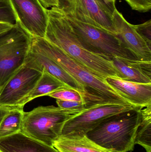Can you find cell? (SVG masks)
I'll use <instances>...</instances> for the list:
<instances>
[{
    "mask_svg": "<svg viewBox=\"0 0 151 152\" xmlns=\"http://www.w3.org/2000/svg\"><path fill=\"white\" fill-rule=\"evenodd\" d=\"M16 18L8 0H0V23L14 25Z\"/></svg>",
    "mask_w": 151,
    "mask_h": 152,
    "instance_id": "obj_22",
    "label": "cell"
},
{
    "mask_svg": "<svg viewBox=\"0 0 151 152\" xmlns=\"http://www.w3.org/2000/svg\"><path fill=\"white\" fill-rule=\"evenodd\" d=\"M105 80L129 104L142 108L151 105V83L130 82L114 77H106Z\"/></svg>",
    "mask_w": 151,
    "mask_h": 152,
    "instance_id": "obj_12",
    "label": "cell"
},
{
    "mask_svg": "<svg viewBox=\"0 0 151 152\" xmlns=\"http://www.w3.org/2000/svg\"><path fill=\"white\" fill-rule=\"evenodd\" d=\"M44 8L47 9L49 7H58L59 0H38Z\"/></svg>",
    "mask_w": 151,
    "mask_h": 152,
    "instance_id": "obj_26",
    "label": "cell"
},
{
    "mask_svg": "<svg viewBox=\"0 0 151 152\" xmlns=\"http://www.w3.org/2000/svg\"><path fill=\"white\" fill-rule=\"evenodd\" d=\"M59 7L66 13L89 25L117 34L112 21L95 0H59Z\"/></svg>",
    "mask_w": 151,
    "mask_h": 152,
    "instance_id": "obj_10",
    "label": "cell"
},
{
    "mask_svg": "<svg viewBox=\"0 0 151 152\" xmlns=\"http://www.w3.org/2000/svg\"><path fill=\"white\" fill-rule=\"evenodd\" d=\"M134 10L141 12L150 11L151 9V0H125Z\"/></svg>",
    "mask_w": 151,
    "mask_h": 152,
    "instance_id": "obj_24",
    "label": "cell"
},
{
    "mask_svg": "<svg viewBox=\"0 0 151 152\" xmlns=\"http://www.w3.org/2000/svg\"><path fill=\"white\" fill-rule=\"evenodd\" d=\"M43 72L27 55L25 64L0 92V106L24 107V100L35 88Z\"/></svg>",
    "mask_w": 151,
    "mask_h": 152,
    "instance_id": "obj_7",
    "label": "cell"
},
{
    "mask_svg": "<svg viewBox=\"0 0 151 152\" xmlns=\"http://www.w3.org/2000/svg\"><path fill=\"white\" fill-rule=\"evenodd\" d=\"M111 1H116V0H111Z\"/></svg>",
    "mask_w": 151,
    "mask_h": 152,
    "instance_id": "obj_29",
    "label": "cell"
},
{
    "mask_svg": "<svg viewBox=\"0 0 151 152\" xmlns=\"http://www.w3.org/2000/svg\"><path fill=\"white\" fill-rule=\"evenodd\" d=\"M136 31L151 48V20L140 24L134 25Z\"/></svg>",
    "mask_w": 151,
    "mask_h": 152,
    "instance_id": "obj_23",
    "label": "cell"
},
{
    "mask_svg": "<svg viewBox=\"0 0 151 152\" xmlns=\"http://www.w3.org/2000/svg\"><path fill=\"white\" fill-rule=\"evenodd\" d=\"M48 23L44 39L64 51L95 75L117 77L111 60L87 50L81 42L60 7L47 9Z\"/></svg>",
    "mask_w": 151,
    "mask_h": 152,
    "instance_id": "obj_1",
    "label": "cell"
},
{
    "mask_svg": "<svg viewBox=\"0 0 151 152\" xmlns=\"http://www.w3.org/2000/svg\"><path fill=\"white\" fill-rule=\"evenodd\" d=\"M12 107L0 106V123L4 116L9 112L10 109Z\"/></svg>",
    "mask_w": 151,
    "mask_h": 152,
    "instance_id": "obj_27",
    "label": "cell"
},
{
    "mask_svg": "<svg viewBox=\"0 0 151 152\" xmlns=\"http://www.w3.org/2000/svg\"><path fill=\"white\" fill-rule=\"evenodd\" d=\"M32 43V37L17 22L0 34V92L25 64Z\"/></svg>",
    "mask_w": 151,
    "mask_h": 152,
    "instance_id": "obj_5",
    "label": "cell"
},
{
    "mask_svg": "<svg viewBox=\"0 0 151 152\" xmlns=\"http://www.w3.org/2000/svg\"><path fill=\"white\" fill-rule=\"evenodd\" d=\"M28 56L35 61L43 71L56 78L69 87L84 93L87 98L83 86L50 58L31 49Z\"/></svg>",
    "mask_w": 151,
    "mask_h": 152,
    "instance_id": "obj_15",
    "label": "cell"
},
{
    "mask_svg": "<svg viewBox=\"0 0 151 152\" xmlns=\"http://www.w3.org/2000/svg\"><path fill=\"white\" fill-rule=\"evenodd\" d=\"M142 107L113 115L87 133L86 136L99 146L113 152L133 151L142 119Z\"/></svg>",
    "mask_w": 151,
    "mask_h": 152,
    "instance_id": "obj_3",
    "label": "cell"
},
{
    "mask_svg": "<svg viewBox=\"0 0 151 152\" xmlns=\"http://www.w3.org/2000/svg\"><path fill=\"white\" fill-rule=\"evenodd\" d=\"M131 104L105 103L93 105L73 115L63 126L60 136L86 135L107 118L134 109Z\"/></svg>",
    "mask_w": 151,
    "mask_h": 152,
    "instance_id": "obj_8",
    "label": "cell"
},
{
    "mask_svg": "<svg viewBox=\"0 0 151 152\" xmlns=\"http://www.w3.org/2000/svg\"><path fill=\"white\" fill-rule=\"evenodd\" d=\"M48 96L56 100L58 99L64 101L81 102H88L87 97L84 93L68 87L58 89L49 94Z\"/></svg>",
    "mask_w": 151,
    "mask_h": 152,
    "instance_id": "obj_20",
    "label": "cell"
},
{
    "mask_svg": "<svg viewBox=\"0 0 151 152\" xmlns=\"http://www.w3.org/2000/svg\"><path fill=\"white\" fill-rule=\"evenodd\" d=\"M112 19L117 34L126 48L138 60L151 62V48L136 31L133 25L128 22L117 9Z\"/></svg>",
    "mask_w": 151,
    "mask_h": 152,
    "instance_id": "obj_11",
    "label": "cell"
},
{
    "mask_svg": "<svg viewBox=\"0 0 151 152\" xmlns=\"http://www.w3.org/2000/svg\"><path fill=\"white\" fill-rule=\"evenodd\" d=\"M53 146L59 152H113L99 146L86 135L59 136Z\"/></svg>",
    "mask_w": 151,
    "mask_h": 152,
    "instance_id": "obj_16",
    "label": "cell"
},
{
    "mask_svg": "<svg viewBox=\"0 0 151 152\" xmlns=\"http://www.w3.org/2000/svg\"><path fill=\"white\" fill-rule=\"evenodd\" d=\"M66 87L68 86L56 78L43 71L35 88L24 100L23 106L35 98L48 96L58 89Z\"/></svg>",
    "mask_w": 151,
    "mask_h": 152,
    "instance_id": "obj_17",
    "label": "cell"
},
{
    "mask_svg": "<svg viewBox=\"0 0 151 152\" xmlns=\"http://www.w3.org/2000/svg\"><path fill=\"white\" fill-rule=\"evenodd\" d=\"M16 22L33 37L44 38L48 23L47 9L38 0H8Z\"/></svg>",
    "mask_w": 151,
    "mask_h": 152,
    "instance_id": "obj_9",
    "label": "cell"
},
{
    "mask_svg": "<svg viewBox=\"0 0 151 152\" xmlns=\"http://www.w3.org/2000/svg\"><path fill=\"white\" fill-rule=\"evenodd\" d=\"M0 152H59L49 146L20 132L0 138Z\"/></svg>",
    "mask_w": 151,
    "mask_h": 152,
    "instance_id": "obj_14",
    "label": "cell"
},
{
    "mask_svg": "<svg viewBox=\"0 0 151 152\" xmlns=\"http://www.w3.org/2000/svg\"><path fill=\"white\" fill-rule=\"evenodd\" d=\"M13 25L6 23H0V34L10 28Z\"/></svg>",
    "mask_w": 151,
    "mask_h": 152,
    "instance_id": "obj_28",
    "label": "cell"
},
{
    "mask_svg": "<svg viewBox=\"0 0 151 152\" xmlns=\"http://www.w3.org/2000/svg\"><path fill=\"white\" fill-rule=\"evenodd\" d=\"M112 63L117 77L136 83H151V62L114 57Z\"/></svg>",
    "mask_w": 151,
    "mask_h": 152,
    "instance_id": "obj_13",
    "label": "cell"
},
{
    "mask_svg": "<svg viewBox=\"0 0 151 152\" xmlns=\"http://www.w3.org/2000/svg\"><path fill=\"white\" fill-rule=\"evenodd\" d=\"M56 103L59 108L71 112L74 114H78L93 106L88 102L64 101L58 99L56 100Z\"/></svg>",
    "mask_w": 151,
    "mask_h": 152,
    "instance_id": "obj_21",
    "label": "cell"
},
{
    "mask_svg": "<svg viewBox=\"0 0 151 152\" xmlns=\"http://www.w3.org/2000/svg\"><path fill=\"white\" fill-rule=\"evenodd\" d=\"M64 13L79 40L90 51L111 60L114 57L137 59L126 48L118 35L82 22L72 15Z\"/></svg>",
    "mask_w": 151,
    "mask_h": 152,
    "instance_id": "obj_6",
    "label": "cell"
},
{
    "mask_svg": "<svg viewBox=\"0 0 151 152\" xmlns=\"http://www.w3.org/2000/svg\"><path fill=\"white\" fill-rule=\"evenodd\" d=\"M135 144L151 152V105L142 109V119L135 139Z\"/></svg>",
    "mask_w": 151,
    "mask_h": 152,
    "instance_id": "obj_19",
    "label": "cell"
},
{
    "mask_svg": "<svg viewBox=\"0 0 151 152\" xmlns=\"http://www.w3.org/2000/svg\"><path fill=\"white\" fill-rule=\"evenodd\" d=\"M103 10L112 18L113 15L117 10L115 6V1L111 0H95Z\"/></svg>",
    "mask_w": 151,
    "mask_h": 152,
    "instance_id": "obj_25",
    "label": "cell"
},
{
    "mask_svg": "<svg viewBox=\"0 0 151 152\" xmlns=\"http://www.w3.org/2000/svg\"><path fill=\"white\" fill-rule=\"evenodd\" d=\"M74 115L53 105L40 106L24 112L20 132L49 146L61 136L65 122Z\"/></svg>",
    "mask_w": 151,
    "mask_h": 152,
    "instance_id": "obj_4",
    "label": "cell"
},
{
    "mask_svg": "<svg viewBox=\"0 0 151 152\" xmlns=\"http://www.w3.org/2000/svg\"><path fill=\"white\" fill-rule=\"evenodd\" d=\"M24 107H12L0 123V138L9 136L21 131Z\"/></svg>",
    "mask_w": 151,
    "mask_h": 152,
    "instance_id": "obj_18",
    "label": "cell"
},
{
    "mask_svg": "<svg viewBox=\"0 0 151 152\" xmlns=\"http://www.w3.org/2000/svg\"><path fill=\"white\" fill-rule=\"evenodd\" d=\"M31 49L50 58L82 85L88 101L91 104L105 103L129 104L107 85L105 79L92 74L64 51L44 38L32 37Z\"/></svg>",
    "mask_w": 151,
    "mask_h": 152,
    "instance_id": "obj_2",
    "label": "cell"
}]
</instances>
